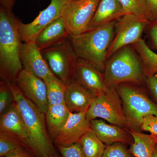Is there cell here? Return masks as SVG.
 <instances>
[{
	"label": "cell",
	"instance_id": "1",
	"mask_svg": "<svg viewBox=\"0 0 157 157\" xmlns=\"http://www.w3.org/2000/svg\"><path fill=\"white\" fill-rule=\"evenodd\" d=\"M10 87L14 102L21 114L29 135V148L36 157L56 154L48 134L45 113L26 98L15 82L5 81Z\"/></svg>",
	"mask_w": 157,
	"mask_h": 157
},
{
	"label": "cell",
	"instance_id": "2",
	"mask_svg": "<svg viewBox=\"0 0 157 157\" xmlns=\"http://www.w3.org/2000/svg\"><path fill=\"white\" fill-rule=\"evenodd\" d=\"M19 20L12 10L0 8V71L4 81L15 82L23 70L20 58L22 42L20 36Z\"/></svg>",
	"mask_w": 157,
	"mask_h": 157
},
{
	"label": "cell",
	"instance_id": "3",
	"mask_svg": "<svg viewBox=\"0 0 157 157\" xmlns=\"http://www.w3.org/2000/svg\"><path fill=\"white\" fill-rule=\"evenodd\" d=\"M117 21L79 35H70L69 39L78 58L85 60L104 73Z\"/></svg>",
	"mask_w": 157,
	"mask_h": 157
},
{
	"label": "cell",
	"instance_id": "4",
	"mask_svg": "<svg viewBox=\"0 0 157 157\" xmlns=\"http://www.w3.org/2000/svg\"><path fill=\"white\" fill-rule=\"evenodd\" d=\"M104 74L109 87L121 83H140L146 79L142 60L132 45L121 48L107 59Z\"/></svg>",
	"mask_w": 157,
	"mask_h": 157
},
{
	"label": "cell",
	"instance_id": "5",
	"mask_svg": "<svg viewBox=\"0 0 157 157\" xmlns=\"http://www.w3.org/2000/svg\"><path fill=\"white\" fill-rule=\"evenodd\" d=\"M122 103L123 108L130 130L139 131L144 118L157 116V105L143 90L131 83H123L116 86Z\"/></svg>",
	"mask_w": 157,
	"mask_h": 157
},
{
	"label": "cell",
	"instance_id": "6",
	"mask_svg": "<svg viewBox=\"0 0 157 157\" xmlns=\"http://www.w3.org/2000/svg\"><path fill=\"white\" fill-rule=\"evenodd\" d=\"M41 52L55 76L66 85L74 80L78 57L69 38L60 44Z\"/></svg>",
	"mask_w": 157,
	"mask_h": 157
},
{
	"label": "cell",
	"instance_id": "7",
	"mask_svg": "<svg viewBox=\"0 0 157 157\" xmlns=\"http://www.w3.org/2000/svg\"><path fill=\"white\" fill-rule=\"evenodd\" d=\"M86 116L90 121L101 119L112 124L128 128L122 101L116 87H109L107 92L96 97Z\"/></svg>",
	"mask_w": 157,
	"mask_h": 157
},
{
	"label": "cell",
	"instance_id": "8",
	"mask_svg": "<svg viewBox=\"0 0 157 157\" xmlns=\"http://www.w3.org/2000/svg\"><path fill=\"white\" fill-rule=\"evenodd\" d=\"M150 21L132 14H125L116 24L114 38L107 52V60L121 48L132 45L142 39L144 31Z\"/></svg>",
	"mask_w": 157,
	"mask_h": 157
},
{
	"label": "cell",
	"instance_id": "9",
	"mask_svg": "<svg viewBox=\"0 0 157 157\" xmlns=\"http://www.w3.org/2000/svg\"><path fill=\"white\" fill-rule=\"evenodd\" d=\"M101 0H72L67 2L62 17L70 35L87 31Z\"/></svg>",
	"mask_w": 157,
	"mask_h": 157
},
{
	"label": "cell",
	"instance_id": "10",
	"mask_svg": "<svg viewBox=\"0 0 157 157\" xmlns=\"http://www.w3.org/2000/svg\"><path fill=\"white\" fill-rule=\"evenodd\" d=\"M67 0H51L49 6L42 11L32 22L24 24L19 21L18 29L23 42H35L39 33L54 21L62 17Z\"/></svg>",
	"mask_w": 157,
	"mask_h": 157
},
{
	"label": "cell",
	"instance_id": "11",
	"mask_svg": "<svg viewBox=\"0 0 157 157\" xmlns=\"http://www.w3.org/2000/svg\"><path fill=\"white\" fill-rule=\"evenodd\" d=\"M15 82L23 94L45 114L48 105L47 88L44 80L23 69Z\"/></svg>",
	"mask_w": 157,
	"mask_h": 157
},
{
	"label": "cell",
	"instance_id": "12",
	"mask_svg": "<svg viewBox=\"0 0 157 157\" xmlns=\"http://www.w3.org/2000/svg\"><path fill=\"white\" fill-rule=\"evenodd\" d=\"M74 79L96 97L107 92L104 73L82 59L78 58L74 72Z\"/></svg>",
	"mask_w": 157,
	"mask_h": 157
},
{
	"label": "cell",
	"instance_id": "13",
	"mask_svg": "<svg viewBox=\"0 0 157 157\" xmlns=\"http://www.w3.org/2000/svg\"><path fill=\"white\" fill-rule=\"evenodd\" d=\"M86 113H72L68 120L52 141L57 146H69L78 142L82 137L90 129V121Z\"/></svg>",
	"mask_w": 157,
	"mask_h": 157
},
{
	"label": "cell",
	"instance_id": "14",
	"mask_svg": "<svg viewBox=\"0 0 157 157\" xmlns=\"http://www.w3.org/2000/svg\"><path fill=\"white\" fill-rule=\"evenodd\" d=\"M20 58L23 69L43 80L53 74L34 42H22Z\"/></svg>",
	"mask_w": 157,
	"mask_h": 157
},
{
	"label": "cell",
	"instance_id": "15",
	"mask_svg": "<svg viewBox=\"0 0 157 157\" xmlns=\"http://www.w3.org/2000/svg\"><path fill=\"white\" fill-rule=\"evenodd\" d=\"M0 135L18 139L28 147V133L21 114L14 102L1 116Z\"/></svg>",
	"mask_w": 157,
	"mask_h": 157
},
{
	"label": "cell",
	"instance_id": "16",
	"mask_svg": "<svg viewBox=\"0 0 157 157\" xmlns=\"http://www.w3.org/2000/svg\"><path fill=\"white\" fill-rule=\"evenodd\" d=\"M90 129L107 145L116 142L131 144L133 142V137L128 130L116 125L109 124L101 119L90 121Z\"/></svg>",
	"mask_w": 157,
	"mask_h": 157
},
{
	"label": "cell",
	"instance_id": "17",
	"mask_svg": "<svg viewBox=\"0 0 157 157\" xmlns=\"http://www.w3.org/2000/svg\"><path fill=\"white\" fill-rule=\"evenodd\" d=\"M96 98L90 91L73 80L67 85L65 104L71 112L86 113Z\"/></svg>",
	"mask_w": 157,
	"mask_h": 157
},
{
	"label": "cell",
	"instance_id": "18",
	"mask_svg": "<svg viewBox=\"0 0 157 157\" xmlns=\"http://www.w3.org/2000/svg\"><path fill=\"white\" fill-rule=\"evenodd\" d=\"M69 36L70 34L61 17L43 29L37 36L35 42L39 50L42 51L60 44Z\"/></svg>",
	"mask_w": 157,
	"mask_h": 157
},
{
	"label": "cell",
	"instance_id": "19",
	"mask_svg": "<svg viewBox=\"0 0 157 157\" xmlns=\"http://www.w3.org/2000/svg\"><path fill=\"white\" fill-rule=\"evenodd\" d=\"M124 14L119 0H101L86 31L117 21Z\"/></svg>",
	"mask_w": 157,
	"mask_h": 157
},
{
	"label": "cell",
	"instance_id": "20",
	"mask_svg": "<svg viewBox=\"0 0 157 157\" xmlns=\"http://www.w3.org/2000/svg\"><path fill=\"white\" fill-rule=\"evenodd\" d=\"M70 110L65 103L49 106L45 114L46 126L52 141L56 138L70 116Z\"/></svg>",
	"mask_w": 157,
	"mask_h": 157
},
{
	"label": "cell",
	"instance_id": "21",
	"mask_svg": "<svg viewBox=\"0 0 157 157\" xmlns=\"http://www.w3.org/2000/svg\"><path fill=\"white\" fill-rule=\"evenodd\" d=\"M133 138L129 151L136 157H152L157 144V136L146 135L139 131L128 130Z\"/></svg>",
	"mask_w": 157,
	"mask_h": 157
},
{
	"label": "cell",
	"instance_id": "22",
	"mask_svg": "<svg viewBox=\"0 0 157 157\" xmlns=\"http://www.w3.org/2000/svg\"><path fill=\"white\" fill-rule=\"evenodd\" d=\"M132 45L141 58L146 78L157 73V54L149 47L142 39Z\"/></svg>",
	"mask_w": 157,
	"mask_h": 157
},
{
	"label": "cell",
	"instance_id": "23",
	"mask_svg": "<svg viewBox=\"0 0 157 157\" xmlns=\"http://www.w3.org/2000/svg\"><path fill=\"white\" fill-rule=\"evenodd\" d=\"M44 81L47 88L48 106L65 103L67 85L54 74Z\"/></svg>",
	"mask_w": 157,
	"mask_h": 157
},
{
	"label": "cell",
	"instance_id": "24",
	"mask_svg": "<svg viewBox=\"0 0 157 157\" xmlns=\"http://www.w3.org/2000/svg\"><path fill=\"white\" fill-rule=\"evenodd\" d=\"M86 157H102L107 145L90 129L78 141Z\"/></svg>",
	"mask_w": 157,
	"mask_h": 157
},
{
	"label": "cell",
	"instance_id": "25",
	"mask_svg": "<svg viewBox=\"0 0 157 157\" xmlns=\"http://www.w3.org/2000/svg\"><path fill=\"white\" fill-rule=\"evenodd\" d=\"M28 150H30L21 140L13 137L0 135L1 157L8 156Z\"/></svg>",
	"mask_w": 157,
	"mask_h": 157
},
{
	"label": "cell",
	"instance_id": "26",
	"mask_svg": "<svg viewBox=\"0 0 157 157\" xmlns=\"http://www.w3.org/2000/svg\"><path fill=\"white\" fill-rule=\"evenodd\" d=\"M124 14H132L150 21L146 0H119Z\"/></svg>",
	"mask_w": 157,
	"mask_h": 157
},
{
	"label": "cell",
	"instance_id": "27",
	"mask_svg": "<svg viewBox=\"0 0 157 157\" xmlns=\"http://www.w3.org/2000/svg\"><path fill=\"white\" fill-rule=\"evenodd\" d=\"M14 98L10 87L1 80L0 86V114L2 115L14 103Z\"/></svg>",
	"mask_w": 157,
	"mask_h": 157
},
{
	"label": "cell",
	"instance_id": "28",
	"mask_svg": "<svg viewBox=\"0 0 157 157\" xmlns=\"http://www.w3.org/2000/svg\"><path fill=\"white\" fill-rule=\"evenodd\" d=\"M124 144L116 142L107 145L102 157H133Z\"/></svg>",
	"mask_w": 157,
	"mask_h": 157
},
{
	"label": "cell",
	"instance_id": "29",
	"mask_svg": "<svg viewBox=\"0 0 157 157\" xmlns=\"http://www.w3.org/2000/svg\"><path fill=\"white\" fill-rule=\"evenodd\" d=\"M57 147L63 157H86L78 142L69 146Z\"/></svg>",
	"mask_w": 157,
	"mask_h": 157
},
{
	"label": "cell",
	"instance_id": "30",
	"mask_svg": "<svg viewBox=\"0 0 157 157\" xmlns=\"http://www.w3.org/2000/svg\"><path fill=\"white\" fill-rule=\"evenodd\" d=\"M140 129L141 131L149 132L151 134L157 136V116L148 115L145 117Z\"/></svg>",
	"mask_w": 157,
	"mask_h": 157
},
{
	"label": "cell",
	"instance_id": "31",
	"mask_svg": "<svg viewBox=\"0 0 157 157\" xmlns=\"http://www.w3.org/2000/svg\"><path fill=\"white\" fill-rule=\"evenodd\" d=\"M147 84L157 101V73L146 78Z\"/></svg>",
	"mask_w": 157,
	"mask_h": 157
},
{
	"label": "cell",
	"instance_id": "32",
	"mask_svg": "<svg viewBox=\"0 0 157 157\" xmlns=\"http://www.w3.org/2000/svg\"><path fill=\"white\" fill-rule=\"evenodd\" d=\"M149 28L148 35L152 44L157 49V22H150L147 25Z\"/></svg>",
	"mask_w": 157,
	"mask_h": 157
},
{
	"label": "cell",
	"instance_id": "33",
	"mask_svg": "<svg viewBox=\"0 0 157 157\" xmlns=\"http://www.w3.org/2000/svg\"><path fill=\"white\" fill-rule=\"evenodd\" d=\"M150 22H157V0H146Z\"/></svg>",
	"mask_w": 157,
	"mask_h": 157
},
{
	"label": "cell",
	"instance_id": "34",
	"mask_svg": "<svg viewBox=\"0 0 157 157\" xmlns=\"http://www.w3.org/2000/svg\"><path fill=\"white\" fill-rule=\"evenodd\" d=\"M3 157H36L33 153L30 150L22 152L16 154L8 156Z\"/></svg>",
	"mask_w": 157,
	"mask_h": 157
},
{
	"label": "cell",
	"instance_id": "35",
	"mask_svg": "<svg viewBox=\"0 0 157 157\" xmlns=\"http://www.w3.org/2000/svg\"><path fill=\"white\" fill-rule=\"evenodd\" d=\"M14 0H0L1 7L6 9L12 10V7L14 6Z\"/></svg>",
	"mask_w": 157,
	"mask_h": 157
},
{
	"label": "cell",
	"instance_id": "36",
	"mask_svg": "<svg viewBox=\"0 0 157 157\" xmlns=\"http://www.w3.org/2000/svg\"><path fill=\"white\" fill-rule=\"evenodd\" d=\"M42 157H60L58 156L57 155H46L43 156Z\"/></svg>",
	"mask_w": 157,
	"mask_h": 157
},
{
	"label": "cell",
	"instance_id": "37",
	"mask_svg": "<svg viewBox=\"0 0 157 157\" xmlns=\"http://www.w3.org/2000/svg\"><path fill=\"white\" fill-rule=\"evenodd\" d=\"M152 157H157V144L155 148L154 153L153 156Z\"/></svg>",
	"mask_w": 157,
	"mask_h": 157
},
{
	"label": "cell",
	"instance_id": "38",
	"mask_svg": "<svg viewBox=\"0 0 157 157\" xmlns=\"http://www.w3.org/2000/svg\"><path fill=\"white\" fill-rule=\"evenodd\" d=\"M67 2H69V1H72V0H67Z\"/></svg>",
	"mask_w": 157,
	"mask_h": 157
}]
</instances>
